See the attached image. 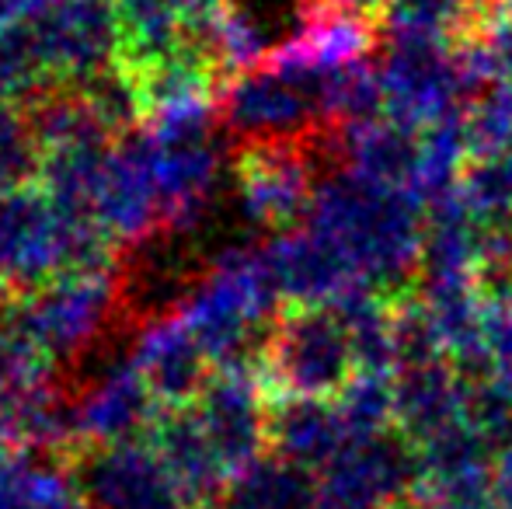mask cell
<instances>
[{
	"label": "cell",
	"mask_w": 512,
	"mask_h": 509,
	"mask_svg": "<svg viewBox=\"0 0 512 509\" xmlns=\"http://www.w3.org/2000/svg\"><path fill=\"white\" fill-rule=\"evenodd\" d=\"M307 227L342 252L356 279L387 297L411 293L425 238V203L411 189L366 182L342 168L317 182Z\"/></svg>",
	"instance_id": "6da1fadb"
},
{
	"label": "cell",
	"mask_w": 512,
	"mask_h": 509,
	"mask_svg": "<svg viewBox=\"0 0 512 509\" xmlns=\"http://www.w3.org/2000/svg\"><path fill=\"white\" fill-rule=\"evenodd\" d=\"M262 367L279 394L304 398H338L359 374L349 328L331 304L293 307L272 321Z\"/></svg>",
	"instance_id": "7a4b0ae2"
},
{
	"label": "cell",
	"mask_w": 512,
	"mask_h": 509,
	"mask_svg": "<svg viewBox=\"0 0 512 509\" xmlns=\"http://www.w3.org/2000/svg\"><path fill=\"white\" fill-rule=\"evenodd\" d=\"M387 95V116L411 129L460 116L478 95L467 77L460 42L384 35V56L377 60Z\"/></svg>",
	"instance_id": "3957f363"
},
{
	"label": "cell",
	"mask_w": 512,
	"mask_h": 509,
	"mask_svg": "<svg viewBox=\"0 0 512 509\" xmlns=\"http://www.w3.org/2000/svg\"><path fill=\"white\" fill-rule=\"evenodd\" d=\"M422 489V454L398 426L349 440L321 471L317 496L324 509H394L411 506Z\"/></svg>",
	"instance_id": "277c9868"
},
{
	"label": "cell",
	"mask_w": 512,
	"mask_h": 509,
	"mask_svg": "<svg viewBox=\"0 0 512 509\" xmlns=\"http://www.w3.org/2000/svg\"><path fill=\"white\" fill-rule=\"evenodd\" d=\"M227 123L251 143H304L324 123L314 95L279 67L241 74L227 91Z\"/></svg>",
	"instance_id": "5b68a950"
},
{
	"label": "cell",
	"mask_w": 512,
	"mask_h": 509,
	"mask_svg": "<svg viewBox=\"0 0 512 509\" xmlns=\"http://www.w3.org/2000/svg\"><path fill=\"white\" fill-rule=\"evenodd\" d=\"M192 408L230 478L262 461L269 447V405L258 377H251L248 370H223Z\"/></svg>",
	"instance_id": "8992f818"
},
{
	"label": "cell",
	"mask_w": 512,
	"mask_h": 509,
	"mask_svg": "<svg viewBox=\"0 0 512 509\" xmlns=\"http://www.w3.org/2000/svg\"><path fill=\"white\" fill-rule=\"evenodd\" d=\"M314 171L304 143H251L241 157L244 206L258 224L290 227L310 213Z\"/></svg>",
	"instance_id": "52a82bcc"
},
{
	"label": "cell",
	"mask_w": 512,
	"mask_h": 509,
	"mask_svg": "<svg viewBox=\"0 0 512 509\" xmlns=\"http://www.w3.org/2000/svg\"><path fill=\"white\" fill-rule=\"evenodd\" d=\"M262 258L279 297L293 300V307H328L352 283H359L342 252L331 241H324L321 234L310 231V227L272 241Z\"/></svg>",
	"instance_id": "ba28073f"
},
{
	"label": "cell",
	"mask_w": 512,
	"mask_h": 509,
	"mask_svg": "<svg viewBox=\"0 0 512 509\" xmlns=\"http://www.w3.org/2000/svg\"><path fill=\"white\" fill-rule=\"evenodd\" d=\"M84 496L91 509H185L189 499L178 489L161 457L143 450L112 447L84 468Z\"/></svg>",
	"instance_id": "9c48e42d"
},
{
	"label": "cell",
	"mask_w": 512,
	"mask_h": 509,
	"mask_svg": "<svg viewBox=\"0 0 512 509\" xmlns=\"http://www.w3.org/2000/svg\"><path fill=\"white\" fill-rule=\"evenodd\" d=\"M345 443L349 433L335 401L279 394L276 405H269V447L279 461H290L317 475Z\"/></svg>",
	"instance_id": "30bf717a"
},
{
	"label": "cell",
	"mask_w": 512,
	"mask_h": 509,
	"mask_svg": "<svg viewBox=\"0 0 512 509\" xmlns=\"http://www.w3.org/2000/svg\"><path fill=\"white\" fill-rule=\"evenodd\" d=\"M338 150L352 175L391 189H415L422 168V129L380 116L338 129Z\"/></svg>",
	"instance_id": "8fae6325"
},
{
	"label": "cell",
	"mask_w": 512,
	"mask_h": 509,
	"mask_svg": "<svg viewBox=\"0 0 512 509\" xmlns=\"http://www.w3.org/2000/svg\"><path fill=\"white\" fill-rule=\"evenodd\" d=\"M467 381L450 360L401 367L394 374V426L415 443L464 419Z\"/></svg>",
	"instance_id": "7c38bea8"
},
{
	"label": "cell",
	"mask_w": 512,
	"mask_h": 509,
	"mask_svg": "<svg viewBox=\"0 0 512 509\" xmlns=\"http://www.w3.org/2000/svg\"><path fill=\"white\" fill-rule=\"evenodd\" d=\"M74 248V227L60 224L42 199L0 196V269L35 276Z\"/></svg>",
	"instance_id": "4fadbf2b"
},
{
	"label": "cell",
	"mask_w": 512,
	"mask_h": 509,
	"mask_svg": "<svg viewBox=\"0 0 512 509\" xmlns=\"http://www.w3.org/2000/svg\"><path fill=\"white\" fill-rule=\"evenodd\" d=\"M157 457L171 471V478L189 503L216 496L220 485L230 478L192 405L168 408V415L161 419V433H157Z\"/></svg>",
	"instance_id": "5bb4252c"
},
{
	"label": "cell",
	"mask_w": 512,
	"mask_h": 509,
	"mask_svg": "<svg viewBox=\"0 0 512 509\" xmlns=\"http://www.w3.org/2000/svg\"><path fill=\"white\" fill-rule=\"evenodd\" d=\"M220 509H324L317 496V475L307 468H297L290 461H258L244 475H237V485L230 489L227 503Z\"/></svg>",
	"instance_id": "9a60e30c"
},
{
	"label": "cell",
	"mask_w": 512,
	"mask_h": 509,
	"mask_svg": "<svg viewBox=\"0 0 512 509\" xmlns=\"http://www.w3.org/2000/svg\"><path fill=\"white\" fill-rule=\"evenodd\" d=\"M492 7V0H384V35L460 42Z\"/></svg>",
	"instance_id": "2e32d148"
},
{
	"label": "cell",
	"mask_w": 512,
	"mask_h": 509,
	"mask_svg": "<svg viewBox=\"0 0 512 509\" xmlns=\"http://www.w3.org/2000/svg\"><path fill=\"white\" fill-rule=\"evenodd\" d=\"M460 56L474 91L512 81V14L488 7L485 18L460 39Z\"/></svg>",
	"instance_id": "e0dca14e"
},
{
	"label": "cell",
	"mask_w": 512,
	"mask_h": 509,
	"mask_svg": "<svg viewBox=\"0 0 512 509\" xmlns=\"http://www.w3.org/2000/svg\"><path fill=\"white\" fill-rule=\"evenodd\" d=\"M464 422L485 440L495 461L512 454V381H506V377H474V381H467Z\"/></svg>",
	"instance_id": "ac0fdd59"
},
{
	"label": "cell",
	"mask_w": 512,
	"mask_h": 509,
	"mask_svg": "<svg viewBox=\"0 0 512 509\" xmlns=\"http://www.w3.org/2000/svg\"><path fill=\"white\" fill-rule=\"evenodd\" d=\"M335 405L349 440H363V436L394 429V377L359 370L349 387L335 398Z\"/></svg>",
	"instance_id": "d6986e66"
},
{
	"label": "cell",
	"mask_w": 512,
	"mask_h": 509,
	"mask_svg": "<svg viewBox=\"0 0 512 509\" xmlns=\"http://www.w3.org/2000/svg\"><path fill=\"white\" fill-rule=\"evenodd\" d=\"M391 332H394V353L401 367H418V363L446 360V342L432 318L429 304L418 293H401L391 307Z\"/></svg>",
	"instance_id": "ffe728a7"
},
{
	"label": "cell",
	"mask_w": 512,
	"mask_h": 509,
	"mask_svg": "<svg viewBox=\"0 0 512 509\" xmlns=\"http://www.w3.org/2000/svg\"><path fill=\"white\" fill-rule=\"evenodd\" d=\"M457 189L481 217L512 213V143L488 154H474Z\"/></svg>",
	"instance_id": "44dd1931"
},
{
	"label": "cell",
	"mask_w": 512,
	"mask_h": 509,
	"mask_svg": "<svg viewBox=\"0 0 512 509\" xmlns=\"http://www.w3.org/2000/svg\"><path fill=\"white\" fill-rule=\"evenodd\" d=\"M485 353L495 377L512 381V297L509 300H485Z\"/></svg>",
	"instance_id": "7402d4cb"
},
{
	"label": "cell",
	"mask_w": 512,
	"mask_h": 509,
	"mask_svg": "<svg viewBox=\"0 0 512 509\" xmlns=\"http://www.w3.org/2000/svg\"><path fill=\"white\" fill-rule=\"evenodd\" d=\"M488 492H492V506L495 509H512V454L495 461Z\"/></svg>",
	"instance_id": "603a6c76"
},
{
	"label": "cell",
	"mask_w": 512,
	"mask_h": 509,
	"mask_svg": "<svg viewBox=\"0 0 512 509\" xmlns=\"http://www.w3.org/2000/svg\"><path fill=\"white\" fill-rule=\"evenodd\" d=\"M488 95H492V102L499 105L502 116H506V119H509V126H512V81L499 84V88H492V91H488Z\"/></svg>",
	"instance_id": "cb8c5ba5"
},
{
	"label": "cell",
	"mask_w": 512,
	"mask_h": 509,
	"mask_svg": "<svg viewBox=\"0 0 512 509\" xmlns=\"http://www.w3.org/2000/svg\"><path fill=\"white\" fill-rule=\"evenodd\" d=\"M356 4H363V7H373V11H380V7H384V0H356Z\"/></svg>",
	"instance_id": "d4e9b609"
},
{
	"label": "cell",
	"mask_w": 512,
	"mask_h": 509,
	"mask_svg": "<svg viewBox=\"0 0 512 509\" xmlns=\"http://www.w3.org/2000/svg\"><path fill=\"white\" fill-rule=\"evenodd\" d=\"M495 7H499V11H506V14H512V0H495Z\"/></svg>",
	"instance_id": "484cf974"
},
{
	"label": "cell",
	"mask_w": 512,
	"mask_h": 509,
	"mask_svg": "<svg viewBox=\"0 0 512 509\" xmlns=\"http://www.w3.org/2000/svg\"><path fill=\"white\" fill-rule=\"evenodd\" d=\"M394 509H415V506H394Z\"/></svg>",
	"instance_id": "4316f807"
},
{
	"label": "cell",
	"mask_w": 512,
	"mask_h": 509,
	"mask_svg": "<svg viewBox=\"0 0 512 509\" xmlns=\"http://www.w3.org/2000/svg\"><path fill=\"white\" fill-rule=\"evenodd\" d=\"M492 4H495V0H492Z\"/></svg>",
	"instance_id": "83f0119b"
}]
</instances>
